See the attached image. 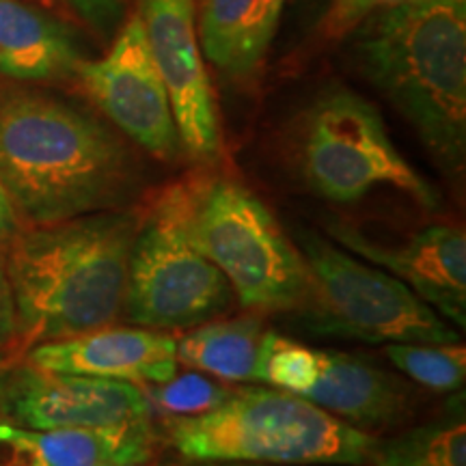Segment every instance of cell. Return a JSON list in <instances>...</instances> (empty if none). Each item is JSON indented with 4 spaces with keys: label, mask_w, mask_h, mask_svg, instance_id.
<instances>
[{
    "label": "cell",
    "mask_w": 466,
    "mask_h": 466,
    "mask_svg": "<svg viewBox=\"0 0 466 466\" xmlns=\"http://www.w3.org/2000/svg\"><path fill=\"white\" fill-rule=\"evenodd\" d=\"M76 76L113 124L162 160L179 154V134L171 102L151 56L141 17L134 15L116 33L113 48L97 61H80Z\"/></svg>",
    "instance_id": "9c48e42d"
},
{
    "label": "cell",
    "mask_w": 466,
    "mask_h": 466,
    "mask_svg": "<svg viewBox=\"0 0 466 466\" xmlns=\"http://www.w3.org/2000/svg\"><path fill=\"white\" fill-rule=\"evenodd\" d=\"M229 393V389L203 374H175L167 382L154 384L147 398L168 415L192 417L217 408Z\"/></svg>",
    "instance_id": "7402d4cb"
},
{
    "label": "cell",
    "mask_w": 466,
    "mask_h": 466,
    "mask_svg": "<svg viewBox=\"0 0 466 466\" xmlns=\"http://www.w3.org/2000/svg\"><path fill=\"white\" fill-rule=\"evenodd\" d=\"M17 350H0V415H5L7 401L14 395L17 382H20L22 371L26 363L22 365L17 360Z\"/></svg>",
    "instance_id": "484cf974"
},
{
    "label": "cell",
    "mask_w": 466,
    "mask_h": 466,
    "mask_svg": "<svg viewBox=\"0 0 466 466\" xmlns=\"http://www.w3.org/2000/svg\"><path fill=\"white\" fill-rule=\"evenodd\" d=\"M80 61L67 26L25 0H0V74L42 83L74 76Z\"/></svg>",
    "instance_id": "2e32d148"
},
{
    "label": "cell",
    "mask_w": 466,
    "mask_h": 466,
    "mask_svg": "<svg viewBox=\"0 0 466 466\" xmlns=\"http://www.w3.org/2000/svg\"><path fill=\"white\" fill-rule=\"evenodd\" d=\"M311 277L309 316L316 329L367 343H458L456 326L404 281L365 264L311 231H299Z\"/></svg>",
    "instance_id": "52a82bcc"
},
{
    "label": "cell",
    "mask_w": 466,
    "mask_h": 466,
    "mask_svg": "<svg viewBox=\"0 0 466 466\" xmlns=\"http://www.w3.org/2000/svg\"><path fill=\"white\" fill-rule=\"evenodd\" d=\"M283 3L285 0H203V55L233 78L250 76L275 37Z\"/></svg>",
    "instance_id": "e0dca14e"
},
{
    "label": "cell",
    "mask_w": 466,
    "mask_h": 466,
    "mask_svg": "<svg viewBox=\"0 0 466 466\" xmlns=\"http://www.w3.org/2000/svg\"><path fill=\"white\" fill-rule=\"evenodd\" d=\"M266 330L255 318L197 326L177 341V363L220 378L225 382H258Z\"/></svg>",
    "instance_id": "ac0fdd59"
},
{
    "label": "cell",
    "mask_w": 466,
    "mask_h": 466,
    "mask_svg": "<svg viewBox=\"0 0 466 466\" xmlns=\"http://www.w3.org/2000/svg\"><path fill=\"white\" fill-rule=\"evenodd\" d=\"M184 184L192 242L223 272L242 305L255 311L307 307L311 277L305 258L261 199L225 177Z\"/></svg>",
    "instance_id": "5b68a950"
},
{
    "label": "cell",
    "mask_w": 466,
    "mask_h": 466,
    "mask_svg": "<svg viewBox=\"0 0 466 466\" xmlns=\"http://www.w3.org/2000/svg\"><path fill=\"white\" fill-rule=\"evenodd\" d=\"M374 466H466V425L462 419L436 421L408 430L389 441H376Z\"/></svg>",
    "instance_id": "d6986e66"
},
{
    "label": "cell",
    "mask_w": 466,
    "mask_h": 466,
    "mask_svg": "<svg viewBox=\"0 0 466 466\" xmlns=\"http://www.w3.org/2000/svg\"><path fill=\"white\" fill-rule=\"evenodd\" d=\"M384 354L425 389L442 393L464 387L466 352L460 343H387Z\"/></svg>",
    "instance_id": "ffe728a7"
},
{
    "label": "cell",
    "mask_w": 466,
    "mask_h": 466,
    "mask_svg": "<svg viewBox=\"0 0 466 466\" xmlns=\"http://www.w3.org/2000/svg\"><path fill=\"white\" fill-rule=\"evenodd\" d=\"M417 3H428V0H335L329 20H326V28L333 37H341L343 33L352 31L354 26L360 25L370 15Z\"/></svg>",
    "instance_id": "603a6c76"
},
{
    "label": "cell",
    "mask_w": 466,
    "mask_h": 466,
    "mask_svg": "<svg viewBox=\"0 0 466 466\" xmlns=\"http://www.w3.org/2000/svg\"><path fill=\"white\" fill-rule=\"evenodd\" d=\"M17 343V322L14 296L5 270V258L0 253V350H15Z\"/></svg>",
    "instance_id": "d4e9b609"
},
{
    "label": "cell",
    "mask_w": 466,
    "mask_h": 466,
    "mask_svg": "<svg viewBox=\"0 0 466 466\" xmlns=\"http://www.w3.org/2000/svg\"><path fill=\"white\" fill-rule=\"evenodd\" d=\"M300 165L309 188L329 201H359L393 186L423 208L439 206L436 190L393 145L380 113L348 89L324 93L307 113Z\"/></svg>",
    "instance_id": "ba28073f"
},
{
    "label": "cell",
    "mask_w": 466,
    "mask_h": 466,
    "mask_svg": "<svg viewBox=\"0 0 466 466\" xmlns=\"http://www.w3.org/2000/svg\"><path fill=\"white\" fill-rule=\"evenodd\" d=\"M318 374V352L300 343L285 339L277 333L266 330L261 346L258 382L302 395L311 387Z\"/></svg>",
    "instance_id": "44dd1931"
},
{
    "label": "cell",
    "mask_w": 466,
    "mask_h": 466,
    "mask_svg": "<svg viewBox=\"0 0 466 466\" xmlns=\"http://www.w3.org/2000/svg\"><path fill=\"white\" fill-rule=\"evenodd\" d=\"M22 227H25V223L17 217L14 203H11L7 192L0 186V244H7Z\"/></svg>",
    "instance_id": "4316f807"
},
{
    "label": "cell",
    "mask_w": 466,
    "mask_h": 466,
    "mask_svg": "<svg viewBox=\"0 0 466 466\" xmlns=\"http://www.w3.org/2000/svg\"><path fill=\"white\" fill-rule=\"evenodd\" d=\"M367 78L410 121L430 154L458 173L466 154V0H428L363 20Z\"/></svg>",
    "instance_id": "3957f363"
},
{
    "label": "cell",
    "mask_w": 466,
    "mask_h": 466,
    "mask_svg": "<svg viewBox=\"0 0 466 466\" xmlns=\"http://www.w3.org/2000/svg\"><path fill=\"white\" fill-rule=\"evenodd\" d=\"M175 450L190 462L363 466L376 439L300 395L247 387L203 415L171 423Z\"/></svg>",
    "instance_id": "277c9868"
},
{
    "label": "cell",
    "mask_w": 466,
    "mask_h": 466,
    "mask_svg": "<svg viewBox=\"0 0 466 466\" xmlns=\"http://www.w3.org/2000/svg\"><path fill=\"white\" fill-rule=\"evenodd\" d=\"M177 341L145 326L91 330L26 350L25 363L50 374H80L160 384L177 374Z\"/></svg>",
    "instance_id": "4fadbf2b"
},
{
    "label": "cell",
    "mask_w": 466,
    "mask_h": 466,
    "mask_svg": "<svg viewBox=\"0 0 466 466\" xmlns=\"http://www.w3.org/2000/svg\"><path fill=\"white\" fill-rule=\"evenodd\" d=\"M67 3L93 31L104 35V37H108L124 17L121 0H67Z\"/></svg>",
    "instance_id": "cb8c5ba5"
},
{
    "label": "cell",
    "mask_w": 466,
    "mask_h": 466,
    "mask_svg": "<svg viewBox=\"0 0 466 466\" xmlns=\"http://www.w3.org/2000/svg\"><path fill=\"white\" fill-rule=\"evenodd\" d=\"M229 302V283L186 227L184 179L167 186L141 214L121 313L134 326L177 330L199 326Z\"/></svg>",
    "instance_id": "8992f818"
},
{
    "label": "cell",
    "mask_w": 466,
    "mask_h": 466,
    "mask_svg": "<svg viewBox=\"0 0 466 466\" xmlns=\"http://www.w3.org/2000/svg\"><path fill=\"white\" fill-rule=\"evenodd\" d=\"M151 56L171 102L179 143L195 160L214 162L223 151L218 108L203 66L192 0H141Z\"/></svg>",
    "instance_id": "30bf717a"
},
{
    "label": "cell",
    "mask_w": 466,
    "mask_h": 466,
    "mask_svg": "<svg viewBox=\"0 0 466 466\" xmlns=\"http://www.w3.org/2000/svg\"><path fill=\"white\" fill-rule=\"evenodd\" d=\"M195 466H285V464H258V462H197Z\"/></svg>",
    "instance_id": "83f0119b"
},
{
    "label": "cell",
    "mask_w": 466,
    "mask_h": 466,
    "mask_svg": "<svg viewBox=\"0 0 466 466\" xmlns=\"http://www.w3.org/2000/svg\"><path fill=\"white\" fill-rule=\"evenodd\" d=\"M300 398L350 425L398 421L410 404L398 378L341 352H318L316 380Z\"/></svg>",
    "instance_id": "9a60e30c"
},
{
    "label": "cell",
    "mask_w": 466,
    "mask_h": 466,
    "mask_svg": "<svg viewBox=\"0 0 466 466\" xmlns=\"http://www.w3.org/2000/svg\"><path fill=\"white\" fill-rule=\"evenodd\" d=\"M151 401L138 384L25 367L5 415L33 430L106 428L149 419Z\"/></svg>",
    "instance_id": "7c38bea8"
},
{
    "label": "cell",
    "mask_w": 466,
    "mask_h": 466,
    "mask_svg": "<svg viewBox=\"0 0 466 466\" xmlns=\"http://www.w3.org/2000/svg\"><path fill=\"white\" fill-rule=\"evenodd\" d=\"M141 214H85L22 227L5 248L17 343L26 350L104 329L124 311L127 268Z\"/></svg>",
    "instance_id": "7a4b0ae2"
},
{
    "label": "cell",
    "mask_w": 466,
    "mask_h": 466,
    "mask_svg": "<svg viewBox=\"0 0 466 466\" xmlns=\"http://www.w3.org/2000/svg\"><path fill=\"white\" fill-rule=\"evenodd\" d=\"M329 233L360 259L389 270L419 299L462 330L466 326V236L462 227L430 225L401 244H380L352 225L335 223Z\"/></svg>",
    "instance_id": "8fae6325"
},
{
    "label": "cell",
    "mask_w": 466,
    "mask_h": 466,
    "mask_svg": "<svg viewBox=\"0 0 466 466\" xmlns=\"http://www.w3.org/2000/svg\"><path fill=\"white\" fill-rule=\"evenodd\" d=\"M147 419L106 428L33 430L0 415V466H141L151 458Z\"/></svg>",
    "instance_id": "5bb4252c"
},
{
    "label": "cell",
    "mask_w": 466,
    "mask_h": 466,
    "mask_svg": "<svg viewBox=\"0 0 466 466\" xmlns=\"http://www.w3.org/2000/svg\"><path fill=\"white\" fill-rule=\"evenodd\" d=\"M0 186L28 225L116 209L137 186L132 151L85 110L0 86Z\"/></svg>",
    "instance_id": "6da1fadb"
}]
</instances>
